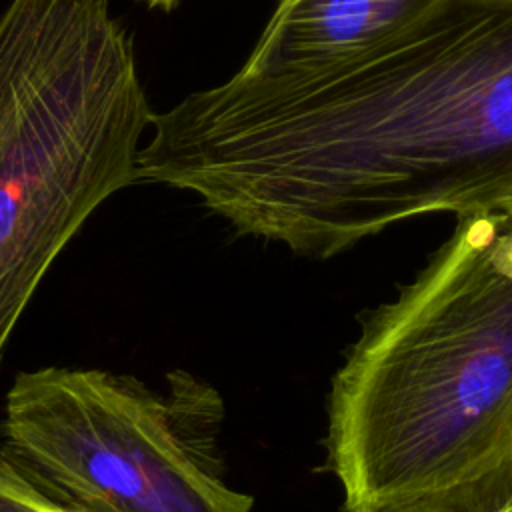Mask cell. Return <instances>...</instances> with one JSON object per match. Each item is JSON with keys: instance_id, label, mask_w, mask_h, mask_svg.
I'll return each mask as SVG.
<instances>
[{"instance_id": "3957f363", "label": "cell", "mask_w": 512, "mask_h": 512, "mask_svg": "<svg viewBox=\"0 0 512 512\" xmlns=\"http://www.w3.org/2000/svg\"><path fill=\"white\" fill-rule=\"evenodd\" d=\"M152 108L106 0L0 10V364L56 256L134 182Z\"/></svg>"}, {"instance_id": "7a4b0ae2", "label": "cell", "mask_w": 512, "mask_h": 512, "mask_svg": "<svg viewBox=\"0 0 512 512\" xmlns=\"http://www.w3.org/2000/svg\"><path fill=\"white\" fill-rule=\"evenodd\" d=\"M328 468L346 512L476 476L512 454V214L458 218L364 322L328 398Z\"/></svg>"}, {"instance_id": "9c48e42d", "label": "cell", "mask_w": 512, "mask_h": 512, "mask_svg": "<svg viewBox=\"0 0 512 512\" xmlns=\"http://www.w3.org/2000/svg\"><path fill=\"white\" fill-rule=\"evenodd\" d=\"M504 210H506V212H510V214H512V202H508V204H506V206H504Z\"/></svg>"}, {"instance_id": "277c9868", "label": "cell", "mask_w": 512, "mask_h": 512, "mask_svg": "<svg viewBox=\"0 0 512 512\" xmlns=\"http://www.w3.org/2000/svg\"><path fill=\"white\" fill-rule=\"evenodd\" d=\"M210 412V392L180 372L162 394L130 374L46 366L10 384L0 446L72 512H252L212 466Z\"/></svg>"}, {"instance_id": "52a82bcc", "label": "cell", "mask_w": 512, "mask_h": 512, "mask_svg": "<svg viewBox=\"0 0 512 512\" xmlns=\"http://www.w3.org/2000/svg\"><path fill=\"white\" fill-rule=\"evenodd\" d=\"M0 512H72L32 478L0 446Z\"/></svg>"}, {"instance_id": "ba28073f", "label": "cell", "mask_w": 512, "mask_h": 512, "mask_svg": "<svg viewBox=\"0 0 512 512\" xmlns=\"http://www.w3.org/2000/svg\"><path fill=\"white\" fill-rule=\"evenodd\" d=\"M138 2H142L152 10H164V12H170L180 4V0H138Z\"/></svg>"}, {"instance_id": "6da1fadb", "label": "cell", "mask_w": 512, "mask_h": 512, "mask_svg": "<svg viewBox=\"0 0 512 512\" xmlns=\"http://www.w3.org/2000/svg\"><path fill=\"white\" fill-rule=\"evenodd\" d=\"M134 182L330 258L408 218L512 202V0H444L396 38L284 80L238 72L152 112Z\"/></svg>"}, {"instance_id": "5b68a950", "label": "cell", "mask_w": 512, "mask_h": 512, "mask_svg": "<svg viewBox=\"0 0 512 512\" xmlns=\"http://www.w3.org/2000/svg\"><path fill=\"white\" fill-rule=\"evenodd\" d=\"M444 0H276L238 74L254 80L308 76L406 32Z\"/></svg>"}, {"instance_id": "8992f818", "label": "cell", "mask_w": 512, "mask_h": 512, "mask_svg": "<svg viewBox=\"0 0 512 512\" xmlns=\"http://www.w3.org/2000/svg\"><path fill=\"white\" fill-rule=\"evenodd\" d=\"M360 512H512V454L466 480Z\"/></svg>"}]
</instances>
